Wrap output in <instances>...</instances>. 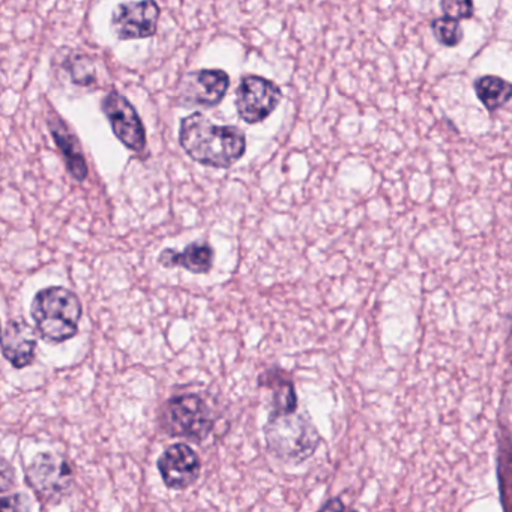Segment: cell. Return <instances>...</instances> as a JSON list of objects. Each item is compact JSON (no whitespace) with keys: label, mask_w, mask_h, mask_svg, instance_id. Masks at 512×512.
<instances>
[{"label":"cell","mask_w":512,"mask_h":512,"mask_svg":"<svg viewBox=\"0 0 512 512\" xmlns=\"http://www.w3.org/2000/svg\"><path fill=\"white\" fill-rule=\"evenodd\" d=\"M322 509H344L343 503L335 502V500H332V502L326 503V505L322 506Z\"/></svg>","instance_id":"7402d4cb"},{"label":"cell","mask_w":512,"mask_h":512,"mask_svg":"<svg viewBox=\"0 0 512 512\" xmlns=\"http://www.w3.org/2000/svg\"><path fill=\"white\" fill-rule=\"evenodd\" d=\"M259 385L272 391L271 412H295L298 410V395L286 371L271 368L259 377Z\"/></svg>","instance_id":"5bb4252c"},{"label":"cell","mask_w":512,"mask_h":512,"mask_svg":"<svg viewBox=\"0 0 512 512\" xmlns=\"http://www.w3.org/2000/svg\"><path fill=\"white\" fill-rule=\"evenodd\" d=\"M283 100L280 86L265 77L248 74L236 89L235 106L239 118L248 125L260 124L268 119Z\"/></svg>","instance_id":"8992f818"},{"label":"cell","mask_w":512,"mask_h":512,"mask_svg":"<svg viewBox=\"0 0 512 512\" xmlns=\"http://www.w3.org/2000/svg\"><path fill=\"white\" fill-rule=\"evenodd\" d=\"M473 89L482 106L490 113L497 112L512 101V83L499 76L487 74L479 77L473 83Z\"/></svg>","instance_id":"9a60e30c"},{"label":"cell","mask_w":512,"mask_h":512,"mask_svg":"<svg viewBox=\"0 0 512 512\" xmlns=\"http://www.w3.org/2000/svg\"><path fill=\"white\" fill-rule=\"evenodd\" d=\"M431 31L437 43L443 47H457L463 41L464 31L461 29L458 20L451 17H437L431 23Z\"/></svg>","instance_id":"e0dca14e"},{"label":"cell","mask_w":512,"mask_h":512,"mask_svg":"<svg viewBox=\"0 0 512 512\" xmlns=\"http://www.w3.org/2000/svg\"><path fill=\"white\" fill-rule=\"evenodd\" d=\"M230 77L224 70L188 73L181 82L179 100L184 106L215 107L229 91Z\"/></svg>","instance_id":"30bf717a"},{"label":"cell","mask_w":512,"mask_h":512,"mask_svg":"<svg viewBox=\"0 0 512 512\" xmlns=\"http://www.w3.org/2000/svg\"><path fill=\"white\" fill-rule=\"evenodd\" d=\"M28 497L23 496V494H13V496H4L2 497V508L5 511H23V509L31 508V505H28Z\"/></svg>","instance_id":"ffe728a7"},{"label":"cell","mask_w":512,"mask_h":512,"mask_svg":"<svg viewBox=\"0 0 512 512\" xmlns=\"http://www.w3.org/2000/svg\"><path fill=\"white\" fill-rule=\"evenodd\" d=\"M26 482L41 502L58 503L73 490L74 467L64 455L40 452L26 467Z\"/></svg>","instance_id":"5b68a950"},{"label":"cell","mask_w":512,"mask_h":512,"mask_svg":"<svg viewBox=\"0 0 512 512\" xmlns=\"http://www.w3.org/2000/svg\"><path fill=\"white\" fill-rule=\"evenodd\" d=\"M497 479H499L500 500L506 511H512V437L502 427L497 451Z\"/></svg>","instance_id":"2e32d148"},{"label":"cell","mask_w":512,"mask_h":512,"mask_svg":"<svg viewBox=\"0 0 512 512\" xmlns=\"http://www.w3.org/2000/svg\"><path fill=\"white\" fill-rule=\"evenodd\" d=\"M2 470H0V488L7 493L13 485L16 484V473L7 460H2Z\"/></svg>","instance_id":"44dd1931"},{"label":"cell","mask_w":512,"mask_h":512,"mask_svg":"<svg viewBox=\"0 0 512 512\" xmlns=\"http://www.w3.org/2000/svg\"><path fill=\"white\" fill-rule=\"evenodd\" d=\"M263 433L268 451L286 464L304 463L320 445L319 431L298 410L269 413Z\"/></svg>","instance_id":"3957f363"},{"label":"cell","mask_w":512,"mask_h":512,"mask_svg":"<svg viewBox=\"0 0 512 512\" xmlns=\"http://www.w3.org/2000/svg\"><path fill=\"white\" fill-rule=\"evenodd\" d=\"M31 316L38 335L44 341L65 343L79 334V323L83 316L82 301L67 287H46L35 295Z\"/></svg>","instance_id":"7a4b0ae2"},{"label":"cell","mask_w":512,"mask_h":512,"mask_svg":"<svg viewBox=\"0 0 512 512\" xmlns=\"http://www.w3.org/2000/svg\"><path fill=\"white\" fill-rule=\"evenodd\" d=\"M440 10L446 17L458 20H469L475 16L473 0H440Z\"/></svg>","instance_id":"d6986e66"},{"label":"cell","mask_w":512,"mask_h":512,"mask_svg":"<svg viewBox=\"0 0 512 512\" xmlns=\"http://www.w3.org/2000/svg\"><path fill=\"white\" fill-rule=\"evenodd\" d=\"M179 143L188 157L212 169H229L247 152V137L233 125H214L203 113L182 119Z\"/></svg>","instance_id":"6da1fadb"},{"label":"cell","mask_w":512,"mask_h":512,"mask_svg":"<svg viewBox=\"0 0 512 512\" xmlns=\"http://www.w3.org/2000/svg\"><path fill=\"white\" fill-rule=\"evenodd\" d=\"M214 248L209 242H191L184 251H176L173 248H166L158 257V263L164 268L187 269L193 274H208L214 265Z\"/></svg>","instance_id":"4fadbf2b"},{"label":"cell","mask_w":512,"mask_h":512,"mask_svg":"<svg viewBox=\"0 0 512 512\" xmlns=\"http://www.w3.org/2000/svg\"><path fill=\"white\" fill-rule=\"evenodd\" d=\"M161 8L157 0L124 2L113 10V34L122 41L145 40L157 34Z\"/></svg>","instance_id":"ba28073f"},{"label":"cell","mask_w":512,"mask_h":512,"mask_svg":"<svg viewBox=\"0 0 512 512\" xmlns=\"http://www.w3.org/2000/svg\"><path fill=\"white\" fill-rule=\"evenodd\" d=\"M37 329L26 320L14 319L5 325L2 338L4 358L17 370L34 364L37 356Z\"/></svg>","instance_id":"8fae6325"},{"label":"cell","mask_w":512,"mask_h":512,"mask_svg":"<svg viewBox=\"0 0 512 512\" xmlns=\"http://www.w3.org/2000/svg\"><path fill=\"white\" fill-rule=\"evenodd\" d=\"M160 422L170 436L196 443L208 439L215 427L214 413L200 394L176 395L167 400Z\"/></svg>","instance_id":"277c9868"},{"label":"cell","mask_w":512,"mask_h":512,"mask_svg":"<svg viewBox=\"0 0 512 512\" xmlns=\"http://www.w3.org/2000/svg\"><path fill=\"white\" fill-rule=\"evenodd\" d=\"M67 71L71 79L79 86H94L97 83V71L91 58L86 55H76L67 61Z\"/></svg>","instance_id":"ac0fdd59"},{"label":"cell","mask_w":512,"mask_h":512,"mask_svg":"<svg viewBox=\"0 0 512 512\" xmlns=\"http://www.w3.org/2000/svg\"><path fill=\"white\" fill-rule=\"evenodd\" d=\"M157 467L167 488L187 490L199 479L202 461L188 443H175L161 454Z\"/></svg>","instance_id":"9c48e42d"},{"label":"cell","mask_w":512,"mask_h":512,"mask_svg":"<svg viewBox=\"0 0 512 512\" xmlns=\"http://www.w3.org/2000/svg\"><path fill=\"white\" fill-rule=\"evenodd\" d=\"M101 112L110 122L113 133L130 151L142 154L148 146L146 128L136 107L116 91H110L101 101Z\"/></svg>","instance_id":"52a82bcc"},{"label":"cell","mask_w":512,"mask_h":512,"mask_svg":"<svg viewBox=\"0 0 512 512\" xmlns=\"http://www.w3.org/2000/svg\"><path fill=\"white\" fill-rule=\"evenodd\" d=\"M47 125H49L53 140H55L62 157H64V163L71 178L77 182L86 181L89 175L88 163H86L82 145H80L74 131H71L64 119L56 115L49 118Z\"/></svg>","instance_id":"7c38bea8"}]
</instances>
